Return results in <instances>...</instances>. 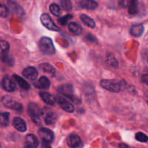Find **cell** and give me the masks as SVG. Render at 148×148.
<instances>
[{"mask_svg": "<svg viewBox=\"0 0 148 148\" xmlns=\"http://www.w3.org/2000/svg\"><path fill=\"white\" fill-rule=\"evenodd\" d=\"M100 85L104 89L112 92H119L126 86L127 83L124 81L118 82L114 79H102Z\"/></svg>", "mask_w": 148, "mask_h": 148, "instance_id": "obj_1", "label": "cell"}, {"mask_svg": "<svg viewBox=\"0 0 148 148\" xmlns=\"http://www.w3.org/2000/svg\"><path fill=\"white\" fill-rule=\"evenodd\" d=\"M58 92L60 94H62V96L66 97L68 99H69L72 102L75 103V104L81 103L80 98L76 96L75 93H74V88L72 85L66 84V85H61L58 88Z\"/></svg>", "mask_w": 148, "mask_h": 148, "instance_id": "obj_2", "label": "cell"}, {"mask_svg": "<svg viewBox=\"0 0 148 148\" xmlns=\"http://www.w3.org/2000/svg\"><path fill=\"white\" fill-rule=\"evenodd\" d=\"M39 49L45 55H53L56 52L53 41L50 38L42 37L39 40Z\"/></svg>", "mask_w": 148, "mask_h": 148, "instance_id": "obj_3", "label": "cell"}, {"mask_svg": "<svg viewBox=\"0 0 148 148\" xmlns=\"http://www.w3.org/2000/svg\"><path fill=\"white\" fill-rule=\"evenodd\" d=\"M27 114L32 121L36 124H40L41 122V109L34 103H30L27 106Z\"/></svg>", "mask_w": 148, "mask_h": 148, "instance_id": "obj_4", "label": "cell"}, {"mask_svg": "<svg viewBox=\"0 0 148 148\" xmlns=\"http://www.w3.org/2000/svg\"><path fill=\"white\" fill-rule=\"evenodd\" d=\"M1 101L6 108H10V109L18 111V112L23 111V105L20 103H18L13 100V98L9 95H5V96L2 97Z\"/></svg>", "mask_w": 148, "mask_h": 148, "instance_id": "obj_5", "label": "cell"}, {"mask_svg": "<svg viewBox=\"0 0 148 148\" xmlns=\"http://www.w3.org/2000/svg\"><path fill=\"white\" fill-rule=\"evenodd\" d=\"M41 116L43 117L46 125H51L56 123L57 116L55 112L50 109V108L45 107L41 110Z\"/></svg>", "mask_w": 148, "mask_h": 148, "instance_id": "obj_6", "label": "cell"}, {"mask_svg": "<svg viewBox=\"0 0 148 148\" xmlns=\"http://www.w3.org/2000/svg\"><path fill=\"white\" fill-rule=\"evenodd\" d=\"M40 21H41L43 25L45 26L49 30H53V31H59V27L55 24L51 17L47 13H43L41 14Z\"/></svg>", "mask_w": 148, "mask_h": 148, "instance_id": "obj_7", "label": "cell"}, {"mask_svg": "<svg viewBox=\"0 0 148 148\" xmlns=\"http://www.w3.org/2000/svg\"><path fill=\"white\" fill-rule=\"evenodd\" d=\"M66 143L69 148H82L83 143L80 137L75 134H71L66 138Z\"/></svg>", "mask_w": 148, "mask_h": 148, "instance_id": "obj_8", "label": "cell"}, {"mask_svg": "<svg viewBox=\"0 0 148 148\" xmlns=\"http://www.w3.org/2000/svg\"><path fill=\"white\" fill-rule=\"evenodd\" d=\"M56 100L58 105L64 111H66L68 113L74 112V111H75V107H74V106L68 100H66L64 97L62 96V95H58L56 98Z\"/></svg>", "mask_w": 148, "mask_h": 148, "instance_id": "obj_9", "label": "cell"}, {"mask_svg": "<svg viewBox=\"0 0 148 148\" xmlns=\"http://www.w3.org/2000/svg\"><path fill=\"white\" fill-rule=\"evenodd\" d=\"M38 135L43 143H51L54 139V134L51 130L46 128H40L38 130Z\"/></svg>", "mask_w": 148, "mask_h": 148, "instance_id": "obj_10", "label": "cell"}, {"mask_svg": "<svg viewBox=\"0 0 148 148\" xmlns=\"http://www.w3.org/2000/svg\"><path fill=\"white\" fill-rule=\"evenodd\" d=\"M1 87L7 92H14L16 90V84L14 81L9 76H4L1 81Z\"/></svg>", "mask_w": 148, "mask_h": 148, "instance_id": "obj_11", "label": "cell"}, {"mask_svg": "<svg viewBox=\"0 0 148 148\" xmlns=\"http://www.w3.org/2000/svg\"><path fill=\"white\" fill-rule=\"evenodd\" d=\"M38 145V140L34 134H29L25 137V147L28 148H37Z\"/></svg>", "mask_w": 148, "mask_h": 148, "instance_id": "obj_12", "label": "cell"}, {"mask_svg": "<svg viewBox=\"0 0 148 148\" xmlns=\"http://www.w3.org/2000/svg\"><path fill=\"white\" fill-rule=\"evenodd\" d=\"M12 125L14 129L20 132H25L27 130V124L23 119L20 117H14L12 121Z\"/></svg>", "mask_w": 148, "mask_h": 148, "instance_id": "obj_13", "label": "cell"}, {"mask_svg": "<svg viewBox=\"0 0 148 148\" xmlns=\"http://www.w3.org/2000/svg\"><path fill=\"white\" fill-rule=\"evenodd\" d=\"M23 75L30 80H35L38 75L37 69L33 66H28L23 69Z\"/></svg>", "mask_w": 148, "mask_h": 148, "instance_id": "obj_14", "label": "cell"}, {"mask_svg": "<svg viewBox=\"0 0 148 148\" xmlns=\"http://www.w3.org/2000/svg\"><path fill=\"white\" fill-rule=\"evenodd\" d=\"M78 7L86 10H95L98 7V3L92 0H81L78 1Z\"/></svg>", "mask_w": 148, "mask_h": 148, "instance_id": "obj_15", "label": "cell"}, {"mask_svg": "<svg viewBox=\"0 0 148 148\" xmlns=\"http://www.w3.org/2000/svg\"><path fill=\"white\" fill-rule=\"evenodd\" d=\"M39 95L41 98V99L46 103V104L49 106H53L56 104V98H55L53 95H51L50 93L46 92H40L39 93Z\"/></svg>", "mask_w": 148, "mask_h": 148, "instance_id": "obj_16", "label": "cell"}, {"mask_svg": "<svg viewBox=\"0 0 148 148\" xmlns=\"http://www.w3.org/2000/svg\"><path fill=\"white\" fill-rule=\"evenodd\" d=\"M34 85L40 89H49L51 86V82L46 77L42 76L37 82H34Z\"/></svg>", "mask_w": 148, "mask_h": 148, "instance_id": "obj_17", "label": "cell"}, {"mask_svg": "<svg viewBox=\"0 0 148 148\" xmlns=\"http://www.w3.org/2000/svg\"><path fill=\"white\" fill-rule=\"evenodd\" d=\"M144 32V26L142 24L133 25L130 30V34L134 37H140Z\"/></svg>", "mask_w": 148, "mask_h": 148, "instance_id": "obj_18", "label": "cell"}, {"mask_svg": "<svg viewBox=\"0 0 148 148\" xmlns=\"http://www.w3.org/2000/svg\"><path fill=\"white\" fill-rule=\"evenodd\" d=\"M68 28L69 30L72 33V34L75 35V36H79L82 33V28L78 23H70L68 25Z\"/></svg>", "mask_w": 148, "mask_h": 148, "instance_id": "obj_19", "label": "cell"}, {"mask_svg": "<svg viewBox=\"0 0 148 148\" xmlns=\"http://www.w3.org/2000/svg\"><path fill=\"white\" fill-rule=\"evenodd\" d=\"M106 63L111 67L114 69H117L119 67V62L113 53H109L106 56Z\"/></svg>", "mask_w": 148, "mask_h": 148, "instance_id": "obj_20", "label": "cell"}, {"mask_svg": "<svg viewBox=\"0 0 148 148\" xmlns=\"http://www.w3.org/2000/svg\"><path fill=\"white\" fill-rule=\"evenodd\" d=\"M80 19L82 21V23L88 27H90V28H94L95 27V23L91 17L85 14H82L80 15Z\"/></svg>", "mask_w": 148, "mask_h": 148, "instance_id": "obj_21", "label": "cell"}, {"mask_svg": "<svg viewBox=\"0 0 148 148\" xmlns=\"http://www.w3.org/2000/svg\"><path fill=\"white\" fill-rule=\"evenodd\" d=\"M10 124V113H0V127H7Z\"/></svg>", "mask_w": 148, "mask_h": 148, "instance_id": "obj_22", "label": "cell"}, {"mask_svg": "<svg viewBox=\"0 0 148 148\" xmlns=\"http://www.w3.org/2000/svg\"><path fill=\"white\" fill-rule=\"evenodd\" d=\"M13 77L15 79L16 82H17L20 87H21L24 90H28L30 88V84L27 82V81L25 80L22 77L19 76L17 75H13Z\"/></svg>", "mask_w": 148, "mask_h": 148, "instance_id": "obj_23", "label": "cell"}, {"mask_svg": "<svg viewBox=\"0 0 148 148\" xmlns=\"http://www.w3.org/2000/svg\"><path fill=\"white\" fill-rule=\"evenodd\" d=\"M39 68H40L43 72H46V73L49 74H51V75H53V74L55 73V72H56L54 67L49 63L41 64H40V66H39Z\"/></svg>", "mask_w": 148, "mask_h": 148, "instance_id": "obj_24", "label": "cell"}, {"mask_svg": "<svg viewBox=\"0 0 148 148\" xmlns=\"http://www.w3.org/2000/svg\"><path fill=\"white\" fill-rule=\"evenodd\" d=\"M127 8H128L129 13L130 14H136L138 12V4H137V1H130L129 2L128 6H127Z\"/></svg>", "mask_w": 148, "mask_h": 148, "instance_id": "obj_25", "label": "cell"}, {"mask_svg": "<svg viewBox=\"0 0 148 148\" xmlns=\"http://www.w3.org/2000/svg\"><path fill=\"white\" fill-rule=\"evenodd\" d=\"M49 9H50V11L53 15L55 16H59L61 14V8L58 4H55V3H53L50 5L49 7Z\"/></svg>", "mask_w": 148, "mask_h": 148, "instance_id": "obj_26", "label": "cell"}, {"mask_svg": "<svg viewBox=\"0 0 148 148\" xmlns=\"http://www.w3.org/2000/svg\"><path fill=\"white\" fill-rule=\"evenodd\" d=\"M0 50L1 51L2 53H8L10 50V44L8 42L4 40H0Z\"/></svg>", "mask_w": 148, "mask_h": 148, "instance_id": "obj_27", "label": "cell"}, {"mask_svg": "<svg viewBox=\"0 0 148 148\" xmlns=\"http://www.w3.org/2000/svg\"><path fill=\"white\" fill-rule=\"evenodd\" d=\"M72 17H73V16H72V14H66V15L59 18L58 22H59L61 25H66L68 23V22H69V20L72 19Z\"/></svg>", "mask_w": 148, "mask_h": 148, "instance_id": "obj_28", "label": "cell"}, {"mask_svg": "<svg viewBox=\"0 0 148 148\" xmlns=\"http://www.w3.org/2000/svg\"><path fill=\"white\" fill-rule=\"evenodd\" d=\"M135 138L137 141L141 142V143H146L148 141V137L143 132L137 133L135 135Z\"/></svg>", "mask_w": 148, "mask_h": 148, "instance_id": "obj_29", "label": "cell"}, {"mask_svg": "<svg viewBox=\"0 0 148 148\" xmlns=\"http://www.w3.org/2000/svg\"><path fill=\"white\" fill-rule=\"evenodd\" d=\"M1 59H2V61L5 63H7V64L9 65H13L14 64V60H13L12 58H10V56L7 53H2L1 55Z\"/></svg>", "mask_w": 148, "mask_h": 148, "instance_id": "obj_30", "label": "cell"}, {"mask_svg": "<svg viewBox=\"0 0 148 148\" xmlns=\"http://www.w3.org/2000/svg\"><path fill=\"white\" fill-rule=\"evenodd\" d=\"M61 5H62V8L65 10H70L72 9V2L69 0H62L60 1Z\"/></svg>", "mask_w": 148, "mask_h": 148, "instance_id": "obj_31", "label": "cell"}, {"mask_svg": "<svg viewBox=\"0 0 148 148\" xmlns=\"http://www.w3.org/2000/svg\"><path fill=\"white\" fill-rule=\"evenodd\" d=\"M9 10L6 6L0 4V17H6L8 15Z\"/></svg>", "mask_w": 148, "mask_h": 148, "instance_id": "obj_32", "label": "cell"}, {"mask_svg": "<svg viewBox=\"0 0 148 148\" xmlns=\"http://www.w3.org/2000/svg\"><path fill=\"white\" fill-rule=\"evenodd\" d=\"M142 82L148 85V74L147 75H144L142 76Z\"/></svg>", "mask_w": 148, "mask_h": 148, "instance_id": "obj_33", "label": "cell"}, {"mask_svg": "<svg viewBox=\"0 0 148 148\" xmlns=\"http://www.w3.org/2000/svg\"><path fill=\"white\" fill-rule=\"evenodd\" d=\"M41 148H52L51 147L50 144H49V143H42V145H41Z\"/></svg>", "mask_w": 148, "mask_h": 148, "instance_id": "obj_34", "label": "cell"}, {"mask_svg": "<svg viewBox=\"0 0 148 148\" xmlns=\"http://www.w3.org/2000/svg\"><path fill=\"white\" fill-rule=\"evenodd\" d=\"M119 147L120 148H130V146L127 145V144H124V143H121V144H119Z\"/></svg>", "mask_w": 148, "mask_h": 148, "instance_id": "obj_35", "label": "cell"}, {"mask_svg": "<svg viewBox=\"0 0 148 148\" xmlns=\"http://www.w3.org/2000/svg\"><path fill=\"white\" fill-rule=\"evenodd\" d=\"M0 148H1V143H0Z\"/></svg>", "mask_w": 148, "mask_h": 148, "instance_id": "obj_36", "label": "cell"}, {"mask_svg": "<svg viewBox=\"0 0 148 148\" xmlns=\"http://www.w3.org/2000/svg\"><path fill=\"white\" fill-rule=\"evenodd\" d=\"M24 148H28V147H24Z\"/></svg>", "mask_w": 148, "mask_h": 148, "instance_id": "obj_37", "label": "cell"}, {"mask_svg": "<svg viewBox=\"0 0 148 148\" xmlns=\"http://www.w3.org/2000/svg\"><path fill=\"white\" fill-rule=\"evenodd\" d=\"M147 103H148V101H147Z\"/></svg>", "mask_w": 148, "mask_h": 148, "instance_id": "obj_38", "label": "cell"}]
</instances>
